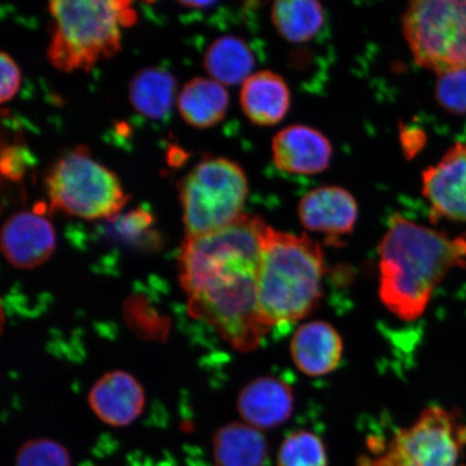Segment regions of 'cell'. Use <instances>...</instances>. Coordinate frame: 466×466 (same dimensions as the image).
<instances>
[{
  "label": "cell",
  "mask_w": 466,
  "mask_h": 466,
  "mask_svg": "<svg viewBox=\"0 0 466 466\" xmlns=\"http://www.w3.org/2000/svg\"><path fill=\"white\" fill-rule=\"evenodd\" d=\"M177 81L162 68H145L130 83L133 107L150 119H161L172 107Z\"/></svg>",
  "instance_id": "cell-21"
},
{
  "label": "cell",
  "mask_w": 466,
  "mask_h": 466,
  "mask_svg": "<svg viewBox=\"0 0 466 466\" xmlns=\"http://www.w3.org/2000/svg\"><path fill=\"white\" fill-rule=\"evenodd\" d=\"M26 162L25 153L16 146H9L2 151V172L4 177L19 180L25 174Z\"/></svg>",
  "instance_id": "cell-27"
},
{
  "label": "cell",
  "mask_w": 466,
  "mask_h": 466,
  "mask_svg": "<svg viewBox=\"0 0 466 466\" xmlns=\"http://www.w3.org/2000/svg\"><path fill=\"white\" fill-rule=\"evenodd\" d=\"M277 465L329 466V456L324 441L310 431H296L279 446Z\"/></svg>",
  "instance_id": "cell-22"
},
{
  "label": "cell",
  "mask_w": 466,
  "mask_h": 466,
  "mask_svg": "<svg viewBox=\"0 0 466 466\" xmlns=\"http://www.w3.org/2000/svg\"><path fill=\"white\" fill-rule=\"evenodd\" d=\"M272 160L279 171L293 175H318L328 170L333 145L312 127L289 126L273 137Z\"/></svg>",
  "instance_id": "cell-11"
},
{
  "label": "cell",
  "mask_w": 466,
  "mask_h": 466,
  "mask_svg": "<svg viewBox=\"0 0 466 466\" xmlns=\"http://www.w3.org/2000/svg\"><path fill=\"white\" fill-rule=\"evenodd\" d=\"M229 96L224 86L213 79L194 78L179 93L177 107L183 119L198 129H207L224 119Z\"/></svg>",
  "instance_id": "cell-18"
},
{
  "label": "cell",
  "mask_w": 466,
  "mask_h": 466,
  "mask_svg": "<svg viewBox=\"0 0 466 466\" xmlns=\"http://www.w3.org/2000/svg\"><path fill=\"white\" fill-rule=\"evenodd\" d=\"M401 31L419 66L437 75L466 67V2H411Z\"/></svg>",
  "instance_id": "cell-7"
},
{
  "label": "cell",
  "mask_w": 466,
  "mask_h": 466,
  "mask_svg": "<svg viewBox=\"0 0 466 466\" xmlns=\"http://www.w3.org/2000/svg\"><path fill=\"white\" fill-rule=\"evenodd\" d=\"M266 223L243 214L218 231L186 237L180 279L192 309L241 352L260 345L269 328L258 295L260 236Z\"/></svg>",
  "instance_id": "cell-1"
},
{
  "label": "cell",
  "mask_w": 466,
  "mask_h": 466,
  "mask_svg": "<svg viewBox=\"0 0 466 466\" xmlns=\"http://www.w3.org/2000/svg\"><path fill=\"white\" fill-rule=\"evenodd\" d=\"M240 103L243 113L252 124L276 126L289 113V87L282 76L275 72L254 73L242 85Z\"/></svg>",
  "instance_id": "cell-16"
},
{
  "label": "cell",
  "mask_w": 466,
  "mask_h": 466,
  "mask_svg": "<svg viewBox=\"0 0 466 466\" xmlns=\"http://www.w3.org/2000/svg\"><path fill=\"white\" fill-rule=\"evenodd\" d=\"M204 67L213 80L223 86L243 84L253 75L255 56L246 40L227 35L208 46Z\"/></svg>",
  "instance_id": "cell-19"
},
{
  "label": "cell",
  "mask_w": 466,
  "mask_h": 466,
  "mask_svg": "<svg viewBox=\"0 0 466 466\" xmlns=\"http://www.w3.org/2000/svg\"><path fill=\"white\" fill-rule=\"evenodd\" d=\"M435 97L447 112L466 114V67L439 75Z\"/></svg>",
  "instance_id": "cell-24"
},
{
  "label": "cell",
  "mask_w": 466,
  "mask_h": 466,
  "mask_svg": "<svg viewBox=\"0 0 466 466\" xmlns=\"http://www.w3.org/2000/svg\"><path fill=\"white\" fill-rule=\"evenodd\" d=\"M0 73H2V83H0V101L2 103L10 101L19 90L21 75L19 67L10 56L2 52L0 54Z\"/></svg>",
  "instance_id": "cell-25"
},
{
  "label": "cell",
  "mask_w": 466,
  "mask_h": 466,
  "mask_svg": "<svg viewBox=\"0 0 466 466\" xmlns=\"http://www.w3.org/2000/svg\"><path fill=\"white\" fill-rule=\"evenodd\" d=\"M293 389L277 377H260L242 389L238 410L244 421L258 430L279 427L293 415Z\"/></svg>",
  "instance_id": "cell-13"
},
{
  "label": "cell",
  "mask_w": 466,
  "mask_h": 466,
  "mask_svg": "<svg viewBox=\"0 0 466 466\" xmlns=\"http://www.w3.org/2000/svg\"><path fill=\"white\" fill-rule=\"evenodd\" d=\"M466 446V423L441 407L423 410L396 431L370 466H456Z\"/></svg>",
  "instance_id": "cell-8"
},
{
  "label": "cell",
  "mask_w": 466,
  "mask_h": 466,
  "mask_svg": "<svg viewBox=\"0 0 466 466\" xmlns=\"http://www.w3.org/2000/svg\"><path fill=\"white\" fill-rule=\"evenodd\" d=\"M324 275L319 244L306 235L265 225L260 236L258 295L260 316L268 328L310 316L322 299Z\"/></svg>",
  "instance_id": "cell-3"
},
{
  "label": "cell",
  "mask_w": 466,
  "mask_h": 466,
  "mask_svg": "<svg viewBox=\"0 0 466 466\" xmlns=\"http://www.w3.org/2000/svg\"><path fill=\"white\" fill-rule=\"evenodd\" d=\"M153 224V217L145 209L138 208L118 220L116 230L127 238H136Z\"/></svg>",
  "instance_id": "cell-26"
},
{
  "label": "cell",
  "mask_w": 466,
  "mask_h": 466,
  "mask_svg": "<svg viewBox=\"0 0 466 466\" xmlns=\"http://www.w3.org/2000/svg\"><path fill=\"white\" fill-rule=\"evenodd\" d=\"M463 466H466V465H463Z\"/></svg>",
  "instance_id": "cell-28"
},
{
  "label": "cell",
  "mask_w": 466,
  "mask_h": 466,
  "mask_svg": "<svg viewBox=\"0 0 466 466\" xmlns=\"http://www.w3.org/2000/svg\"><path fill=\"white\" fill-rule=\"evenodd\" d=\"M271 21L279 35L291 44L307 43L323 27V5L316 0H279L273 3Z\"/></svg>",
  "instance_id": "cell-20"
},
{
  "label": "cell",
  "mask_w": 466,
  "mask_h": 466,
  "mask_svg": "<svg viewBox=\"0 0 466 466\" xmlns=\"http://www.w3.org/2000/svg\"><path fill=\"white\" fill-rule=\"evenodd\" d=\"M56 244L54 227L36 212L14 214L3 226V253L11 265L20 269L45 264L54 254Z\"/></svg>",
  "instance_id": "cell-12"
},
{
  "label": "cell",
  "mask_w": 466,
  "mask_h": 466,
  "mask_svg": "<svg viewBox=\"0 0 466 466\" xmlns=\"http://www.w3.org/2000/svg\"><path fill=\"white\" fill-rule=\"evenodd\" d=\"M89 403L103 422L113 427H125L141 415L145 393L132 375L113 371L103 376L92 388Z\"/></svg>",
  "instance_id": "cell-14"
},
{
  "label": "cell",
  "mask_w": 466,
  "mask_h": 466,
  "mask_svg": "<svg viewBox=\"0 0 466 466\" xmlns=\"http://www.w3.org/2000/svg\"><path fill=\"white\" fill-rule=\"evenodd\" d=\"M378 253L382 304L400 319L415 320L448 273L466 267V236L448 237L394 215Z\"/></svg>",
  "instance_id": "cell-2"
},
{
  "label": "cell",
  "mask_w": 466,
  "mask_h": 466,
  "mask_svg": "<svg viewBox=\"0 0 466 466\" xmlns=\"http://www.w3.org/2000/svg\"><path fill=\"white\" fill-rule=\"evenodd\" d=\"M51 209L85 219L112 218L129 200L118 177L78 146L63 156L46 177Z\"/></svg>",
  "instance_id": "cell-6"
},
{
  "label": "cell",
  "mask_w": 466,
  "mask_h": 466,
  "mask_svg": "<svg viewBox=\"0 0 466 466\" xmlns=\"http://www.w3.org/2000/svg\"><path fill=\"white\" fill-rule=\"evenodd\" d=\"M422 192L434 219L466 223V144L452 146L422 173Z\"/></svg>",
  "instance_id": "cell-9"
},
{
  "label": "cell",
  "mask_w": 466,
  "mask_h": 466,
  "mask_svg": "<svg viewBox=\"0 0 466 466\" xmlns=\"http://www.w3.org/2000/svg\"><path fill=\"white\" fill-rule=\"evenodd\" d=\"M15 466H72V461L66 447L56 441L39 439L19 448Z\"/></svg>",
  "instance_id": "cell-23"
},
{
  "label": "cell",
  "mask_w": 466,
  "mask_h": 466,
  "mask_svg": "<svg viewBox=\"0 0 466 466\" xmlns=\"http://www.w3.org/2000/svg\"><path fill=\"white\" fill-rule=\"evenodd\" d=\"M248 180L243 168L226 158H208L180 180L179 200L187 237L208 235L243 215Z\"/></svg>",
  "instance_id": "cell-5"
},
{
  "label": "cell",
  "mask_w": 466,
  "mask_h": 466,
  "mask_svg": "<svg viewBox=\"0 0 466 466\" xmlns=\"http://www.w3.org/2000/svg\"><path fill=\"white\" fill-rule=\"evenodd\" d=\"M218 466H266L269 445L259 430L244 423L224 425L213 437Z\"/></svg>",
  "instance_id": "cell-17"
},
{
  "label": "cell",
  "mask_w": 466,
  "mask_h": 466,
  "mask_svg": "<svg viewBox=\"0 0 466 466\" xmlns=\"http://www.w3.org/2000/svg\"><path fill=\"white\" fill-rule=\"evenodd\" d=\"M48 60L58 71H89L105 57L121 50V27L137 22L132 3L126 0H56Z\"/></svg>",
  "instance_id": "cell-4"
},
{
  "label": "cell",
  "mask_w": 466,
  "mask_h": 466,
  "mask_svg": "<svg viewBox=\"0 0 466 466\" xmlns=\"http://www.w3.org/2000/svg\"><path fill=\"white\" fill-rule=\"evenodd\" d=\"M299 218L309 231L322 233L328 241L338 243L351 235L359 218V206L351 192L339 186H322L301 198Z\"/></svg>",
  "instance_id": "cell-10"
},
{
  "label": "cell",
  "mask_w": 466,
  "mask_h": 466,
  "mask_svg": "<svg viewBox=\"0 0 466 466\" xmlns=\"http://www.w3.org/2000/svg\"><path fill=\"white\" fill-rule=\"evenodd\" d=\"M343 343L334 326L312 320L296 330L290 341V354L301 372L319 377L334 371L340 363Z\"/></svg>",
  "instance_id": "cell-15"
}]
</instances>
